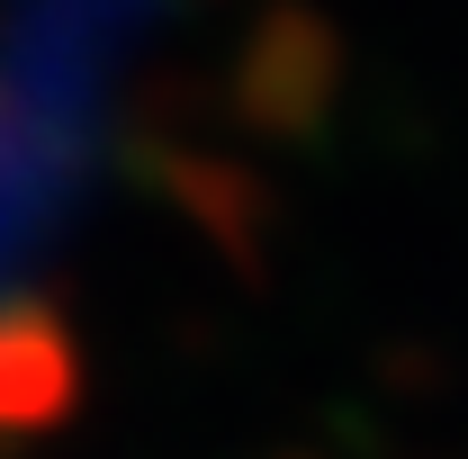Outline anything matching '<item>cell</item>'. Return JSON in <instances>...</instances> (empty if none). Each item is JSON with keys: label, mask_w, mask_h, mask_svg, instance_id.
Returning <instances> with one entry per match:
<instances>
[{"label": "cell", "mask_w": 468, "mask_h": 459, "mask_svg": "<svg viewBox=\"0 0 468 459\" xmlns=\"http://www.w3.org/2000/svg\"><path fill=\"white\" fill-rule=\"evenodd\" d=\"M81 405V343L55 297H0V442H46Z\"/></svg>", "instance_id": "cell-1"}]
</instances>
